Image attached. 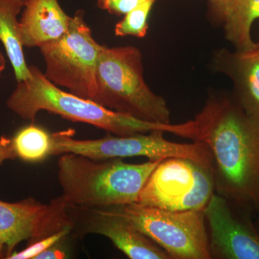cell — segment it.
Masks as SVG:
<instances>
[{
	"label": "cell",
	"mask_w": 259,
	"mask_h": 259,
	"mask_svg": "<svg viewBox=\"0 0 259 259\" xmlns=\"http://www.w3.org/2000/svg\"><path fill=\"white\" fill-rule=\"evenodd\" d=\"M193 141L212 156L215 193L251 215L259 214V120L233 95L209 94L194 119Z\"/></svg>",
	"instance_id": "obj_1"
},
{
	"label": "cell",
	"mask_w": 259,
	"mask_h": 259,
	"mask_svg": "<svg viewBox=\"0 0 259 259\" xmlns=\"http://www.w3.org/2000/svg\"><path fill=\"white\" fill-rule=\"evenodd\" d=\"M31 77L17 81L7 105L24 120H35L40 111L61 116L73 122H83L115 134L125 136L154 131L191 139L194 134L192 120L182 124H162L140 120L109 110L100 104L61 90L35 66H29Z\"/></svg>",
	"instance_id": "obj_2"
},
{
	"label": "cell",
	"mask_w": 259,
	"mask_h": 259,
	"mask_svg": "<svg viewBox=\"0 0 259 259\" xmlns=\"http://www.w3.org/2000/svg\"><path fill=\"white\" fill-rule=\"evenodd\" d=\"M163 160L128 163L122 158L93 159L64 153L58 161V180L68 207L105 209L137 202L148 177Z\"/></svg>",
	"instance_id": "obj_3"
},
{
	"label": "cell",
	"mask_w": 259,
	"mask_h": 259,
	"mask_svg": "<svg viewBox=\"0 0 259 259\" xmlns=\"http://www.w3.org/2000/svg\"><path fill=\"white\" fill-rule=\"evenodd\" d=\"M94 101L140 120L171 123L166 100L153 93L145 81L142 54L135 47L102 46Z\"/></svg>",
	"instance_id": "obj_4"
},
{
	"label": "cell",
	"mask_w": 259,
	"mask_h": 259,
	"mask_svg": "<svg viewBox=\"0 0 259 259\" xmlns=\"http://www.w3.org/2000/svg\"><path fill=\"white\" fill-rule=\"evenodd\" d=\"M105 209L127 221L170 259L212 258L204 209L171 211L136 202Z\"/></svg>",
	"instance_id": "obj_5"
},
{
	"label": "cell",
	"mask_w": 259,
	"mask_h": 259,
	"mask_svg": "<svg viewBox=\"0 0 259 259\" xmlns=\"http://www.w3.org/2000/svg\"><path fill=\"white\" fill-rule=\"evenodd\" d=\"M162 131L120 136L107 135L102 139L77 140L71 131L52 136L51 155L76 153L93 159L125 158L144 156L150 161L168 158H190L212 168V156L204 144H179L165 139Z\"/></svg>",
	"instance_id": "obj_6"
},
{
	"label": "cell",
	"mask_w": 259,
	"mask_h": 259,
	"mask_svg": "<svg viewBox=\"0 0 259 259\" xmlns=\"http://www.w3.org/2000/svg\"><path fill=\"white\" fill-rule=\"evenodd\" d=\"M102 46L94 39L81 10L71 17L67 32L40 49L46 76L69 93L94 101L97 93V69Z\"/></svg>",
	"instance_id": "obj_7"
},
{
	"label": "cell",
	"mask_w": 259,
	"mask_h": 259,
	"mask_svg": "<svg viewBox=\"0 0 259 259\" xmlns=\"http://www.w3.org/2000/svg\"><path fill=\"white\" fill-rule=\"evenodd\" d=\"M215 192L212 168L190 158H168L155 168L137 202L167 210H204Z\"/></svg>",
	"instance_id": "obj_8"
},
{
	"label": "cell",
	"mask_w": 259,
	"mask_h": 259,
	"mask_svg": "<svg viewBox=\"0 0 259 259\" xmlns=\"http://www.w3.org/2000/svg\"><path fill=\"white\" fill-rule=\"evenodd\" d=\"M62 197L44 204L33 198L15 202L0 200V254L8 258L21 242L29 244L61 231H71L74 222Z\"/></svg>",
	"instance_id": "obj_9"
},
{
	"label": "cell",
	"mask_w": 259,
	"mask_h": 259,
	"mask_svg": "<svg viewBox=\"0 0 259 259\" xmlns=\"http://www.w3.org/2000/svg\"><path fill=\"white\" fill-rule=\"evenodd\" d=\"M204 216L212 258L259 259V230L253 215L214 192Z\"/></svg>",
	"instance_id": "obj_10"
},
{
	"label": "cell",
	"mask_w": 259,
	"mask_h": 259,
	"mask_svg": "<svg viewBox=\"0 0 259 259\" xmlns=\"http://www.w3.org/2000/svg\"><path fill=\"white\" fill-rule=\"evenodd\" d=\"M214 71L226 74L234 86L233 96L248 115L259 120V52L221 49L212 59Z\"/></svg>",
	"instance_id": "obj_11"
},
{
	"label": "cell",
	"mask_w": 259,
	"mask_h": 259,
	"mask_svg": "<svg viewBox=\"0 0 259 259\" xmlns=\"http://www.w3.org/2000/svg\"><path fill=\"white\" fill-rule=\"evenodd\" d=\"M92 210L95 214L85 233L106 237L131 259H170L161 247L123 218L105 209Z\"/></svg>",
	"instance_id": "obj_12"
},
{
	"label": "cell",
	"mask_w": 259,
	"mask_h": 259,
	"mask_svg": "<svg viewBox=\"0 0 259 259\" xmlns=\"http://www.w3.org/2000/svg\"><path fill=\"white\" fill-rule=\"evenodd\" d=\"M71 18L59 0H25L20 19L23 47L40 48L60 38L67 32Z\"/></svg>",
	"instance_id": "obj_13"
},
{
	"label": "cell",
	"mask_w": 259,
	"mask_h": 259,
	"mask_svg": "<svg viewBox=\"0 0 259 259\" xmlns=\"http://www.w3.org/2000/svg\"><path fill=\"white\" fill-rule=\"evenodd\" d=\"M24 5L25 0H0V42L6 51L17 81L31 77L24 56L18 19Z\"/></svg>",
	"instance_id": "obj_14"
},
{
	"label": "cell",
	"mask_w": 259,
	"mask_h": 259,
	"mask_svg": "<svg viewBox=\"0 0 259 259\" xmlns=\"http://www.w3.org/2000/svg\"><path fill=\"white\" fill-rule=\"evenodd\" d=\"M257 19H259V0H236L232 5L223 22L226 38L237 51L256 49L250 31Z\"/></svg>",
	"instance_id": "obj_15"
},
{
	"label": "cell",
	"mask_w": 259,
	"mask_h": 259,
	"mask_svg": "<svg viewBox=\"0 0 259 259\" xmlns=\"http://www.w3.org/2000/svg\"><path fill=\"white\" fill-rule=\"evenodd\" d=\"M17 158L28 162H37L51 155L52 136L35 125L26 126L13 138Z\"/></svg>",
	"instance_id": "obj_16"
},
{
	"label": "cell",
	"mask_w": 259,
	"mask_h": 259,
	"mask_svg": "<svg viewBox=\"0 0 259 259\" xmlns=\"http://www.w3.org/2000/svg\"><path fill=\"white\" fill-rule=\"evenodd\" d=\"M156 1L157 0H146L124 15L122 20L116 24V36H133L139 38L146 36L148 29V16Z\"/></svg>",
	"instance_id": "obj_17"
},
{
	"label": "cell",
	"mask_w": 259,
	"mask_h": 259,
	"mask_svg": "<svg viewBox=\"0 0 259 259\" xmlns=\"http://www.w3.org/2000/svg\"><path fill=\"white\" fill-rule=\"evenodd\" d=\"M70 233L69 231H61L60 233L52 235L44 239L39 240L30 243L25 249L20 252H14L9 259H28L33 258L42 251L50 248L52 245H56L60 240L65 238Z\"/></svg>",
	"instance_id": "obj_18"
},
{
	"label": "cell",
	"mask_w": 259,
	"mask_h": 259,
	"mask_svg": "<svg viewBox=\"0 0 259 259\" xmlns=\"http://www.w3.org/2000/svg\"><path fill=\"white\" fill-rule=\"evenodd\" d=\"M146 0H97V6L110 14L125 15Z\"/></svg>",
	"instance_id": "obj_19"
},
{
	"label": "cell",
	"mask_w": 259,
	"mask_h": 259,
	"mask_svg": "<svg viewBox=\"0 0 259 259\" xmlns=\"http://www.w3.org/2000/svg\"><path fill=\"white\" fill-rule=\"evenodd\" d=\"M16 153L13 146V139L2 136L0 138V165L7 160L15 159Z\"/></svg>",
	"instance_id": "obj_20"
},
{
	"label": "cell",
	"mask_w": 259,
	"mask_h": 259,
	"mask_svg": "<svg viewBox=\"0 0 259 259\" xmlns=\"http://www.w3.org/2000/svg\"><path fill=\"white\" fill-rule=\"evenodd\" d=\"M236 0H209L214 15L223 21V19Z\"/></svg>",
	"instance_id": "obj_21"
},
{
	"label": "cell",
	"mask_w": 259,
	"mask_h": 259,
	"mask_svg": "<svg viewBox=\"0 0 259 259\" xmlns=\"http://www.w3.org/2000/svg\"><path fill=\"white\" fill-rule=\"evenodd\" d=\"M66 253L62 250L55 247L54 245L37 254L34 259H60L66 258Z\"/></svg>",
	"instance_id": "obj_22"
},
{
	"label": "cell",
	"mask_w": 259,
	"mask_h": 259,
	"mask_svg": "<svg viewBox=\"0 0 259 259\" xmlns=\"http://www.w3.org/2000/svg\"><path fill=\"white\" fill-rule=\"evenodd\" d=\"M5 65H6V61H5L4 56L3 53L0 51V75L5 69Z\"/></svg>",
	"instance_id": "obj_23"
},
{
	"label": "cell",
	"mask_w": 259,
	"mask_h": 259,
	"mask_svg": "<svg viewBox=\"0 0 259 259\" xmlns=\"http://www.w3.org/2000/svg\"><path fill=\"white\" fill-rule=\"evenodd\" d=\"M256 50L258 51L259 52V42H258V44H256Z\"/></svg>",
	"instance_id": "obj_24"
},
{
	"label": "cell",
	"mask_w": 259,
	"mask_h": 259,
	"mask_svg": "<svg viewBox=\"0 0 259 259\" xmlns=\"http://www.w3.org/2000/svg\"><path fill=\"white\" fill-rule=\"evenodd\" d=\"M0 258H2L1 254H0Z\"/></svg>",
	"instance_id": "obj_25"
},
{
	"label": "cell",
	"mask_w": 259,
	"mask_h": 259,
	"mask_svg": "<svg viewBox=\"0 0 259 259\" xmlns=\"http://www.w3.org/2000/svg\"><path fill=\"white\" fill-rule=\"evenodd\" d=\"M258 227H259V223L258 222Z\"/></svg>",
	"instance_id": "obj_26"
},
{
	"label": "cell",
	"mask_w": 259,
	"mask_h": 259,
	"mask_svg": "<svg viewBox=\"0 0 259 259\" xmlns=\"http://www.w3.org/2000/svg\"><path fill=\"white\" fill-rule=\"evenodd\" d=\"M258 222L259 223V219H258Z\"/></svg>",
	"instance_id": "obj_27"
}]
</instances>
